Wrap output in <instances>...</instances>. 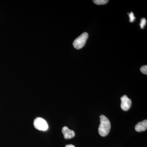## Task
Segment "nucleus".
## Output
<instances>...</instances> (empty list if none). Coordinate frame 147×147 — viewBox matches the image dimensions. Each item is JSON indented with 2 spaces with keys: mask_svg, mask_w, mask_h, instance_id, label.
Masks as SVG:
<instances>
[{
  "mask_svg": "<svg viewBox=\"0 0 147 147\" xmlns=\"http://www.w3.org/2000/svg\"><path fill=\"white\" fill-rule=\"evenodd\" d=\"M100 118V123L98 127V133L102 137H105L110 132L111 124L109 119L105 116L102 115Z\"/></svg>",
  "mask_w": 147,
  "mask_h": 147,
  "instance_id": "obj_1",
  "label": "nucleus"
},
{
  "mask_svg": "<svg viewBox=\"0 0 147 147\" xmlns=\"http://www.w3.org/2000/svg\"><path fill=\"white\" fill-rule=\"evenodd\" d=\"M88 37V34L87 32L82 34L74 41V47L77 50H79L84 47L86 44Z\"/></svg>",
  "mask_w": 147,
  "mask_h": 147,
  "instance_id": "obj_2",
  "label": "nucleus"
},
{
  "mask_svg": "<svg viewBox=\"0 0 147 147\" xmlns=\"http://www.w3.org/2000/svg\"><path fill=\"white\" fill-rule=\"evenodd\" d=\"M34 125L36 129L41 131H46L48 128V124L47 122L42 118L37 117L35 119Z\"/></svg>",
  "mask_w": 147,
  "mask_h": 147,
  "instance_id": "obj_3",
  "label": "nucleus"
},
{
  "mask_svg": "<svg viewBox=\"0 0 147 147\" xmlns=\"http://www.w3.org/2000/svg\"><path fill=\"white\" fill-rule=\"evenodd\" d=\"M121 107L124 111H127L130 109L131 105V101L127 97V96L125 95L122 96L121 98Z\"/></svg>",
  "mask_w": 147,
  "mask_h": 147,
  "instance_id": "obj_4",
  "label": "nucleus"
},
{
  "mask_svg": "<svg viewBox=\"0 0 147 147\" xmlns=\"http://www.w3.org/2000/svg\"><path fill=\"white\" fill-rule=\"evenodd\" d=\"M62 132L64 135V137L65 139H70L75 136V134L73 130H71L68 128L67 126H64L63 127Z\"/></svg>",
  "mask_w": 147,
  "mask_h": 147,
  "instance_id": "obj_5",
  "label": "nucleus"
},
{
  "mask_svg": "<svg viewBox=\"0 0 147 147\" xmlns=\"http://www.w3.org/2000/svg\"><path fill=\"white\" fill-rule=\"evenodd\" d=\"M147 129V120H144L140 122L135 125V129L138 132L144 131Z\"/></svg>",
  "mask_w": 147,
  "mask_h": 147,
  "instance_id": "obj_6",
  "label": "nucleus"
},
{
  "mask_svg": "<svg viewBox=\"0 0 147 147\" xmlns=\"http://www.w3.org/2000/svg\"><path fill=\"white\" fill-rule=\"evenodd\" d=\"M93 2L97 5H104L108 2V0H94Z\"/></svg>",
  "mask_w": 147,
  "mask_h": 147,
  "instance_id": "obj_7",
  "label": "nucleus"
},
{
  "mask_svg": "<svg viewBox=\"0 0 147 147\" xmlns=\"http://www.w3.org/2000/svg\"><path fill=\"white\" fill-rule=\"evenodd\" d=\"M146 24V18H142L141 20V23L140 24L141 28L144 29Z\"/></svg>",
  "mask_w": 147,
  "mask_h": 147,
  "instance_id": "obj_8",
  "label": "nucleus"
},
{
  "mask_svg": "<svg viewBox=\"0 0 147 147\" xmlns=\"http://www.w3.org/2000/svg\"><path fill=\"white\" fill-rule=\"evenodd\" d=\"M128 14L129 18V22H131V23L134 22L135 18H136L134 17V13H133V12H131L130 13H128Z\"/></svg>",
  "mask_w": 147,
  "mask_h": 147,
  "instance_id": "obj_9",
  "label": "nucleus"
},
{
  "mask_svg": "<svg viewBox=\"0 0 147 147\" xmlns=\"http://www.w3.org/2000/svg\"><path fill=\"white\" fill-rule=\"evenodd\" d=\"M141 72L144 74H147V65H144L142 66L140 68Z\"/></svg>",
  "mask_w": 147,
  "mask_h": 147,
  "instance_id": "obj_10",
  "label": "nucleus"
},
{
  "mask_svg": "<svg viewBox=\"0 0 147 147\" xmlns=\"http://www.w3.org/2000/svg\"><path fill=\"white\" fill-rule=\"evenodd\" d=\"M65 147H75V146H74L73 145L69 144L66 145Z\"/></svg>",
  "mask_w": 147,
  "mask_h": 147,
  "instance_id": "obj_11",
  "label": "nucleus"
}]
</instances>
